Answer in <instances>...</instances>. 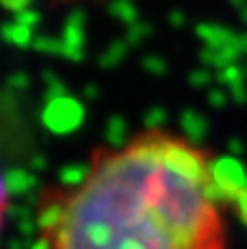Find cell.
Returning a JSON list of instances; mask_svg holds the SVG:
<instances>
[{"label": "cell", "instance_id": "6da1fadb", "mask_svg": "<svg viewBox=\"0 0 247 249\" xmlns=\"http://www.w3.org/2000/svg\"><path fill=\"white\" fill-rule=\"evenodd\" d=\"M42 249H228L223 188L204 149L162 127L92 151L37 201Z\"/></svg>", "mask_w": 247, "mask_h": 249}, {"label": "cell", "instance_id": "7a4b0ae2", "mask_svg": "<svg viewBox=\"0 0 247 249\" xmlns=\"http://www.w3.org/2000/svg\"><path fill=\"white\" fill-rule=\"evenodd\" d=\"M7 212H9V188H7V181H4L2 173H0V232L4 228Z\"/></svg>", "mask_w": 247, "mask_h": 249}]
</instances>
